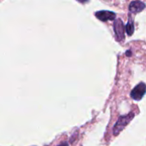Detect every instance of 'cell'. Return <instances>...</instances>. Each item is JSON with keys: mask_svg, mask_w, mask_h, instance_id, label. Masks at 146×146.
<instances>
[{"mask_svg": "<svg viewBox=\"0 0 146 146\" xmlns=\"http://www.w3.org/2000/svg\"><path fill=\"white\" fill-rule=\"evenodd\" d=\"M58 146H68V144L67 142H62V143H61Z\"/></svg>", "mask_w": 146, "mask_h": 146, "instance_id": "7", "label": "cell"}, {"mask_svg": "<svg viewBox=\"0 0 146 146\" xmlns=\"http://www.w3.org/2000/svg\"><path fill=\"white\" fill-rule=\"evenodd\" d=\"M134 117V114L133 113H129L128 115H121L119 120L117 121V122L115 123V125L114 126L113 128V133L115 136L118 135L127 125L128 123L133 119Z\"/></svg>", "mask_w": 146, "mask_h": 146, "instance_id": "1", "label": "cell"}, {"mask_svg": "<svg viewBox=\"0 0 146 146\" xmlns=\"http://www.w3.org/2000/svg\"><path fill=\"white\" fill-rule=\"evenodd\" d=\"M145 84L144 82H141V83H139V85H137L133 89V91L131 92V94L130 95H131V98L133 99H134L136 101H139V100H141L144 98V96L145 94Z\"/></svg>", "mask_w": 146, "mask_h": 146, "instance_id": "3", "label": "cell"}, {"mask_svg": "<svg viewBox=\"0 0 146 146\" xmlns=\"http://www.w3.org/2000/svg\"><path fill=\"white\" fill-rule=\"evenodd\" d=\"M114 31L115 33L116 39L121 42L125 38V26L121 19H117L114 22Z\"/></svg>", "mask_w": 146, "mask_h": 146, "instance_id": "2", "label": "cell"}, {"mask_svg": "<svg viewBox=\"0 0 146 146\" xmlns=\"http://www.w3.org/2000/svg\"><path fill=\"white\" fill-rule=\"evenodd\" d=\"M125 31L127 32L128 36H132L134 33V24H133V21L131 18L129 19L127 26L125 27Z\"/></svg>", "mask_w": 146, "mask_h": 146, "instance_id": "6", "label": "cell"}, {"mask_svg": "<svg viewBox=\"0 0 146 146\" xmlns=\"http://www.w3.org/2000/svg\"><path fill=\"white\" fill-rule=\"evenodd\" d=\"M127 56H131V51H130V50H128V51L127 52Z\"/></svg>", "mask_w": 146, "mask_h": 146, "instance_id": "8", "label": "cell"}, {"mask_svg": "<svg viewBox=\"0 0 146 146\" xmlns=\"http://www.w3.org/2000/svg\"><path fill=\"white\" fill-rule=\"evenodd\" d=\"M95 16L102 21H114L116 17V15L112 11L100 10L95 13Z\"/></svg>", "mask_w": 146, "mask_h": 146, "instance_id": "4", "label": "cell"}, {"mask_svg": "<svg viewBox=\"0 0 146 146\" xmlns=\"http://www.w3.org/2000/svg\"><path fill=\"white\" fill-rule=\"evenodd\" d=\"M145 9V3L141 1H133L129 4V11L132 14L141 12Z\"/></svg>", "mask_w": 146, "mask_h": 146, "instance_id": "5", "label": "cell"}]
</instances>
